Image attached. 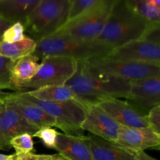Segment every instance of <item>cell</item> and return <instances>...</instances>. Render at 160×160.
Instances as JSON below:
<instances>
[{
  "mask_svg": "<svg viewBox=\"0 0 160 160\" xmlns=\"http://www.w3.org/2000/svg\"><path fill=\"white\" fill-rule=\"evenodd\" d=\"M31 96L43 101L61 102L76 99L74 93L67 85L47 86L31 92H27ZM77 100V99H76Z\"/></svg>",
  "mask_w": 160,
  "mask_h": 160,
  "instance_id": "cell-21",
  "label": "cell"
},
{
  "mask_svg": "<svg viewBox=\"0 0 160 160\" xmlns=\"http://www.w3.org/2000/svg\"><path fill=\"white\" fill-rule=\"evenodd\" d=\"M2 95H3V92H2L1 91H0V100H1L2 97Z\"/></svg>",
  "mask_w": 160,
  "mask_h": 160,
  "instance_id": "cell-34",
  "label": "cell"
},
{
  "mask_svg": "<svg viewBox=\"0 0 160 160\" xmlns=\"http://www.w3.org/2000/svg\"><path fill=\"white\" fill-rule=\"evenodd\" d=\"M12 24V23L11 22L7 21V20H4V19L0 17V37L2 35L3 32Z\"/></svg>",
  "mask_w": 160,
  "mask_h": 160,
  "instance_id": "cell-32",
  "label": "cell"
},
{
  "mask_svg": "<svg viewBox=\"0 0 160 160\" xmlns=\"http://www.w3.org/2000/svg\"><path fill=\"white\" fill-rule=\"evenodd\" d=\"M9 156H6V155L0 154V160H7Z\"/></svg>",
  "mask_w": 160,
  "mask_h": 160,
  "instance_id": "cell-33",
  "label": "cell"
},
{
  "mask_svg": "<svg viewBox=\"0 0 160 160\" xmlns=\"http://www.w3.org/2000/svg\"><path fill=\"white\" fill-rule=\"evenodd\" d=\"M39 2L40 0H0V17L23 25Z\"/></svg>",
  "mask_w": 160,
  "mask_h": 160,
  "instance_id": "cell-18",
  "label": "cell"
},
{
  "mask_svg": "<svg viewBox=\"0 0 160 160\" xmlns=\"http://www.w3.org/2000/svg\"><path fill=\"white\" fill-rule=\"evenodd\" d=\"M9 146L15 149L16 153L31 152L34 148L32 136L28 134H23L17 136L10 141Z\"/></svg>",
  "mask_w": 160,
  "mask_h": 160,
  "instance_id": "cell-24",
  "label": "cell"
},
{
  "mask_svg": "<svg viewBox=\"0 0 160 160\" xmlns=\"http://www.w3.org/2000/svg\"><path fill=\"white\" fill-rule=\"evenodd\" d=\"M98 1V0H70V9L67 22L73 20L85 12L95 6Z\"/></svg>",
  "mask_w": 160,
  "mask_h": 160,
  "instance_id": "cell-23",
  "label": "cell"
},
{
  "mask_svg": "<svg viewBox=\"0 0 160 160\" xmlns=\"http://www.w3.org/2000/svg\"><path fill=\"white\" fill-rule=\"evenodd\" d=\"M17 93V92H16ZM21 98L36 104L56 120V128H60L67 134L84 137L81 124L85 119L88 106L76 99L61 102L43 101L28 93H18Z\"/></svg>",
  "mask_w": 160,
  "mask_h": 160,
  "instance_id": "cell-8",
  "label": "cell"
},
{
  "mask_svg": "<svg viewBox=\"0 0 160 160\" xmlns=\"http://www.w3.org/2000/svg\"><path fill=\"white\" fill-rule=\"evenodd\" d=\"M6 98L12 107L31 124L38 128L57 126L56 120L52 116L36 104L21 98L18 93H6Z\"/></svg>",
  "mask_w": 160,
  "mask_h": 160,
  "instance_id": "cell-15",
  "label": "cell"
},
{
  "mask_svg": "<svg viewBox=\"0 0 160 160\" xmlns=\"http://www.w3.org/2000/svg\"><path fill=\"white\" fill-rule=\"evenodd\" d=\"M78 61L59 56L42 58L38 70L34 78L16 86L12 90L17 93H27L47 86L64 85L74 74Z\"/></svg>",
  "mask_w": 160,
  "mask_h": 160,
  "instance_id": "cell-5",
  "label": "cell"
},
{
  "mask_svg": "<svg viewBox=\"0 0 160 160\" xmlns=\"http://www.w3.org/2000/svg\"><path fill=\"white\" fill-rule=\"evenodd\" d=\"M133 10L149 23H160L159 0H127Z\"/></svg>",
  "mask_w": 160,
  "mask_h": 160,
  "instance_id": "cell-22",
  "label": "cell"
},
{
  "mask_svg": "<svg viewBox=\"0 0 160 160\" xmlns=\"http://www.w3.org/2000/svg\"><path fill=\"white\" fill-rule=\"evenodd\" d=\"M38 59L33 55H28L14 62L10 70L11 83L9 89L30 81L38 70Z\"/></svg>",
  "mask_w": 160,
  "mask_h": 160,
  "instance_id": "cell-19",
  "label": "cell"
},
{
  "mask_svg": "<svg viewBox=\"0 0 160 160\" xmlns=\"http://www.w3.org/2000/svg\"><path fill=\"white\" fill-rule=\"evenodd\" d=\"M55 149L69 160H93L87 136L78 137L58 133Z\"/></svg>",
  "mask_w": 160,
  "mask_h": 160,
  "instance_id": "cell-16",
  "label": "cell"
},
{
  "mask_svg": "<svg viewBox=\"0 0 160 160\" xmlns=\"http://www.w3.org/2000/svg\"><path fill=\"white\" fill-rule=\"evenodd\" d=\"M93 160H136L135 153L95 136H87Z\"/></svg>",
  "mask_w": 160,
  "mask_h": 160,
  "instance_id": "cell-17",
  "label": "cell"
},
{
  "mask_svg": "<svg viewBox=\"0 0 160 160\" xmlns=\"http://www.w3.org/2000/svg\"><path fill=\"white\" fill-rule=\"evenodd\" d=\"M113 143L134 153L149 148L159 149L160 135L148 128L121 127L118 138Z\"/></svg>",
  "mask_w": 160,
  "mask_h": 160,
  "instance_id": "cell-14",
  "label": "cell"
},
{
  "mask_svg": "<svg viewBox=\"0 0 160 160\" xmlns=\"http://www.w3.org/2000/svg\"><path fill=\"white\" fill-rule=\"evenodd\" d=\"M36 48V42L31 38L25 37L23 40L13 43L0 42V56L16 62L20 58L31 55Z\"/></svg>",
  "mask_w": 160,
  "mask_h": 160,
  "instance_id": "cell-20",
  "label": "cell"
},
{
  "mask_svg": "<svg viewBox=\"0 0 160 160\" xmlns=\"http://www.w3.org/2000/svg\"><path fill=\"white\" fill-rule=\"evenodd\" d=\"M24 27L20 22H17L11 25L3 32L1 36L2 42L7 43H13V42H20L25 38Z\"/></svg>",
  "mask_w": 160,
  "mask_h": 160,
  "instance_id": "cell-25",
  "label": "cell"
},
{
  "mask_svg": "<svg viewBox=\"0 0 160 160\" xmlns=\"http://www.w3.org/2000/svg\"><path fill=\"white\" fill-rule=\"evenodd\" d=\"M88 69L102 78H113L133 81L160 76V66L112 59L107 56L84 61Z\"/></svg>",
  "mask_w": 160,
  "mask_h": 160,
  "instance_id": "cell-7",
  "label": "cell"
},
{
  "mask_svg": "<svg viewBox=\"0 0 160 160\" xmlns=\"http://www.w3.org/2000/svg\"><path fill=\"white\" fill-rule=\"evenodd\" d=\"M38 160H69L63 156L58 153L54 155H38Z\"/></svg>",
  "mask_w": 160,
  "mask_h": 160,
  "instance_id": "cell-30",
  "label": "cell"
},
{
  "mask_svg": "<svg viewBox=\"0 0 160 160\" xmlns=\"http://www.w3.org/2000/svg\"><path fill=\"white\" fill-rule=\"evenodd\" d=\"M121 127L98 105H90L87 107L86 117L81 124V129L103 140L115 142Z\"/></svg>",
  "mask_w": 160,
  "mask_h": 160,
  "instance_id": "cell-12",
  "label": "cell"
},
{
  "mask_svg": "<svg viewBox=\"0 0 160 160\" xmlns=\"http://www.w3.org/2000/svg\"><path fill=\"white\" fill-rule=\"evenodd\" d=\"M106 56L120 60L160 66L159 44L145 38L112 48Z\"/></svg>",
  "mask_w": 160,
  "mask_h": 160,
  "instance_id": "cell-10",
  "label": "cell"
},
{
  "mask_svg": "<svg viewBox=\"0 0 160 160\" xmlns=\"http://www.w3.org/2000/svg\"><path fill=\"white\" fill-rule=\"evenodd\" d=\"M115 1L98 0L95 6L85 12L67 21L52 35L68 36L83 41H95L102 31Z\"/></svg>",
  "mask_w": 160,
  "mask_h": 160,
  "instance_id": "cell-6",
  "label": "cell"
},
{
  "mask_svg": "<svg viewBox=\"0 0 160 160\" xmlns=\"http://www.w3.org/2000/svg\"><path fill=\"white\" fill-rule=\"evenodd\" d=\"M148 24L127 0H116L102 31L95 41L111 48H117L142 38Z\"/></svg>",
  "mask_w": 160,
  "mask_h": 160,
  "instance_id": "cell-2",
  "label": "cell"
},
{
  "mask_svg": "<svg viewBox=\"0 0 160 160\" xmlns=\"http://www.w3.org/2000/svg\"><path fill=\"white\" fill-rule=\"evenodd\" d=\"M112 49L95 41L52 35L36 42L35 50L31 55L38 59L48 56H59L72 58L77 61H85L96 56H106Z\"/></svg>",
  "mask_w": 160,
  "mask_h": 160,
  "instance_id": "cell-3",
  "label": "cell"
},
{
  "mask_svg": "<svg viewBox=\"0 0 160 160\" xmlns=\"http://www.w3.org/2000/svg\"><path fill=\"white\" fill-rule=\"evenodd\" d=\"M98 106L117 123L125 128H148L145 115L128 101L108 99Z\"/></svg>",
  "mask_w": 160,
  "mask_h": 160,
  "instance_id": "cell-13",
  "label": "cell"
},
{
  "mask_svg": "<svg viewBox=\"0 0 160 160\" xmlns=\"http://www.w3.org/2000/svg\"><path fill=\"white\" fill-rule=\"evenodd\" d=\"M148 128L160 135V106L152 108L145 115Z\"/></svg>",
  "mask_w": 160,
  "mask_h": 160,
  "instance_id": "cell-28",
  "label": "cell"
},
{
  "mask_svg": "<svg viewBox=\"0 0 160 160\" xmlns=\"http://www.w3.org/2000/svg\"><path fill=\"white\" fill-rule=\"evenodd\" d=\"M135 159L136 160H157L145 153L144 151L135 152Z\"/></svg>",
  "mask_w": 160,
  "mask_h": 160,
  "instance_id": "cell-31",
  "label": "cell"
},
{
  "mask_svg": "<svg viewBox=\"0 0 160 160\" xmlns=\"http://www.w3.org/2000/svg\"><path fill=\"white\" fill-rule=\"evenodd\" d=\"M57 135V131L53 128H51V127H43L39 128L38 131L33 134L32 137L40 139L42 144L47 148H55Z\"/></svg>",
  "mask_w": 160,
  "mask_h": 160,
  "instance_id": "cell-26",
  "label": "cell"
},
{
  "mask_svg": "<svg viewBox=\"0 0 160 160\" xmlns=\"http://www.w3.org/2000/svg\"><path fill=\"white\" fill-rule=\"evenodd\" d=\"M126 98L144 114L160 106V76L131 81Z\"/></svg>",
  "mask_w": 160,
  "mask_h": 160,
  "instance_id": "cell-11",
  "label": "cell"
},
{
  "mask_svg": "<svg viewBox=\"0 0 160 160\" xmlns=\"http://www.w3.org/2000/svg\"><path fill=\"white\" fill-rule=\"evenodd\" d=\"M70 0H40L25 21L24 31L35 42L52 35L67 20Z\"/></svg>",
  "mask_w": 160,
  "mask_h": 160,
  "instance_id": "cell-4",
  "label": "cell"
},
{
  "mask_svg": "<svg viewBox=\"0 0 160 160\" xmlns=\"http://www.w3.org/2000/svg\"><path fill=\"white\" fill-rule=\"evenodd\" d=\"M13 63L9 59L0 56V91L10 88V70Z\"/></svg>",
  "mask_w": 160,
  "mask_h": 160,
  "instance_id": "cell-27",
  "label": "cell"
},
{
  "mask_svg": "<svg viewBox=\"0 0 160 160\" xmlns=\"http://www.w3.org/2000/svg\"><path fill=\"white\" fill-rule=\"evenodd\" d=\"M38 155L32 152L28 153H15L9 156L7 160H38Z\"/></svg>",
  "mask_w": 160,
  "mask_h": 160,
  "instance_id": "cell-29",
  "label": "cell"
},
{
  "mask_svg": "<svg viewBox=\"0 0 160 160\" xmlns=\"http://www.w3.org/2000/svg\"><path fill=\"white\" fill-rule=\"evenodd\" d=\"M39 128L30 123L11 105L6 93L0 100V149L9 148L13 138L23 134L32 136Z\"/></svg>",
  "mask_w": 160,
  "mask_h": 160,
  "instance_id": "cell-9",
  "label": "cell"
},
{
  "mask_svg": "<svg viewBox=\"0 0 160 160\" xmlns=\"http://www.w3.org/2000/svg\"><path fill=\"white\" fill-rule=\"evenodd\" d=\"M65 85L71 89L78 101L90 106L112 98H126L131 81L95 75L88 69L84 61H78L74 74Z\"/></svg>",
  "mask_w": 160,
  "mask_h": 160,
  "instance_id": "cell-1",
  "label": "cell"
},
{
  "mask_svg": "<svg viewBox=\"0 0 160 160\" xmlns=\"http://www.w3.org/2000/svg\"><path fill=\"white\" fill-rule=\"evenodd\" d=\"M1 40H2V39H1V37H0V42H1Z\"/></svg>",
  "mask_w": 160,
  "mask_h": 160,
  "instance_id": "cell-35",
  "label": "cell"
}]
</instances>
